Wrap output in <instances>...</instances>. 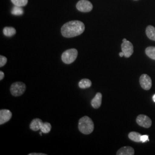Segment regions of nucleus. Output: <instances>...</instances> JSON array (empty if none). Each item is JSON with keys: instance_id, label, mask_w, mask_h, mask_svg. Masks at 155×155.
Here are the masks:
<instances>
[{"instance_id": "f257e3e1", "label": "nucleus", "mask_w": 155, "mask_h": 155, "mask_svg": "<svg viewBox=\"0 0 155 155\" xmlns=\"http://www.w3.org/2000/svg\"><path fill=\"white\" fill-rule=\"evenodd\" d=\"M84 29L85 26L83 22L74 20L64 24L61 27V32L64 37L71 38L81 35Z\"/></svg>"}, {"instance_id": "f03ea898", "label": "nucleus", "mask_w": 155, "mask_h": 155, "mask_svg": "<svg viewBox=\"0 0 155 155\" xmlns=\"http://www.w3.org/2000/svg\"><path fill=\"white\" fill-rule=\"evenodd\" d=\"M78 128L81 133L84 134H89L94 130V123L90 117L84 116L79 121Z\"/></svg>"}, {"instance_id": "7ed1b4c3", "label": "nucleus", "mask_w": 155, "mask_h": 155, "mask_svg": "<svg viewBox=\"0 0 155 155\" xmlns=\"http://www.w3.org/2000/svg\"><path fill=\"white\" fill-rule=\"evenodd\" d=\"M78 51L75 48L66 50L61 55V60L64 63L69 64L75 61L77 58Z\"/></svg>"}, {"instance_id": "20e7f679", "label": "nucleus", "mask_w": 155, "mask_h": 155, "mask_svg": "<svg viewBox=\"0 0 155 155\" xmlns=\"http://www.w3.org/2000/svg\"><path fill=\"white\" fill-rule=\"evenodd\" d=\"M25 90V84L20 82H15L11 86V93L15 97H18L24 93Z\"/></svg>"}, {"instance_id": "39448f33", "label": "nucleus", "mask_w": 155, "mask_h": 155, "mask_svg": "<svg viewBox=\"0 0 155 155\" xmlns=\"http://www.w3.org/2000/svg\"><path fill=\"white\" fill-rule=\"evenodd\" d=\"M77 8L82 12H89L93 9V5L87 0H80L77 4Z\"/></svg>"}, {"instance_id": "423d86ee", "label": "nucleus", "mask_w": 155, "mask_h": 155, "mask_svg": "<svg viewBox=\"0 0 155 155\" xmlns=\"http://www.w3.org/2000/svg\"><path fill=\"white\" fill-rule=\"evenodd\" d=\"M122 51L124 54L125 58H129L133 54V45L130 41L126 40L122 42L121 45Z\"/></svg>"}, {"instance_id": "0eeeda50", "label": "nucleus", "mask_w": 155, "mask_h": 155, "mask_svg": "<svg viewBox=\"0 0 155 155\" xmlns=\"http://www.w3.org/2000/svg\"><path fill=\"white\" fill-rule=\"evenodd\" d=\"M136 122L139 125L145 128H149L152 125V121L150 118L144 114L139 115L136 119Z\"/></svg>"}, {"instance_id": "6e6552de", "label": "nucleus", "mask_w": 155, "mask_h": 155, "mask_svg": "<svg viewBox=\"0 0 155 155\" xmlns=\"http://www.w3.org/2000/svg\"><path fill=\"white\" fill-rule=\"evenodd\" d=\"M140 83L143 89L149 90L152 87L151 78L147 74H143L140 78Z\"/></svg>"}, {"instance_id": "1a4fd4ad", "label": "nucleus", "mask_w": 155, "mask_h": 155, "mask_svg": "<svg viewBox=\"0 0 155 155\" xmlns=\"http://www.w3.org/2000/svg\"><path fill=\"white\" fill-rule=\"evenodd\" d=\"M12 116L11 111L7 109H2L0 110V124L2 125L8 122Z\"/></svg>"}, {"instance_id": "9d476101", "label": "nucleus", "mask_w": 155, "mask_h": 155, "mask_svg": "<svg viewBox=\"0 0 155 155\" xmlns=\"http://www.w3.org/2000/svg\"><path fill=\"white\" fill-rule=\"evenodd\" d=\"M44 122L41 119L39 118H35L31 122L29 127L31 130L33 131H38L41 129V127H42Z\"/></svg>"}, {"instance_id": "9b49d317", "label": "nucleus", "mask_w": 155, "mask_h": 155, "mask_svg": "<svg viewBox=\"0 0 155 155\" xmlns=\"http://www.w3.org/2000/svg\"><path fill=\"white\" fill-rule=\"evenodd\" d=\"M102 95L101 93H98L95 95L93 99L91 101V105L94 109L99 108L102 104Z\"/></svg>"}, {"instance_id": "f8f14e48", "label": "nucleus", "mask_w": 155, "mask_h": 155, "mask_svg": "<svg viewBox=\"0 0 155 155\" xmlns=\"http://www.w3.org/2000/svg\"><path fill=\"white\" fill-rule=\"evenodd\" d=\"M134 154V150L131 147H124L117 152V155H133Z\"/></svg>"}, {"instance_id": "ddd939ff", "label": "nucleus", "mask_w": 155, "mask_h": 155, "mask_svg": "<svg viewBox=\"0 0 155 155\" xmlns=\"http://www.w3.org/2000/svg\"><path fill=\"white\" fill-rule=\"evenodd\" d=\"M146 34L149 39L155 41V28L152 25H149L146 29Z\"/></svg>"}, {"instance_id": "4468645a", "label": "nucleus", "mask_w": 155, "mask_h": 155, "mask_svg": "<svg viewBox=\"0 0 155 155\" xmlns=\"http://www.w3.org/2000/svg\"><path fill=\"white\" fill-rule=\"evenodd\" d=\"M141 134L136 132H132L129 133L128 134V137L129 139L136 143L141 142Z\"/></svg>"}, {"instance_id": "2eb2a0df", "label": "nucleus", "mask_w": 155, "mask_h": 155, "mask_svg": "<svg viewBox=\"0 0 155 155\" xmlns=\"http://www.w3.org/2000/svg\"><path fill=\"white\" fill-rule=\"evenodd\" d=\"M91 82L88 79H83L79 82V87L81 89H87L91 87Z\"/></svg>"}, {"instance_id": "dca6fc26", "label": "nucleus", "mask_w": 155, "mask_h": 155, "mask_svg": "<svg viewBox=\"0 0 155 155\" xmlns=\"http://www.w3.org/2000/svg\"><path fill=\"white\" fill-rule=\"evenodd\" d=\"M3 33L7 37H12L16 33V31L13 27H5L4 28Z\"/></svg>"}, {"instance_id": "f3484780", "label": "nucleus", "mask_w": 155, "mask_h": 155, "mask_svg": "<svg viewBox=\"0 0 155 155\" xmlns=\"http://www.w3.org/2000/svg\"><path fill=\"white\" fill-rule=\"evenodd\" d=\"M145 53L147 55L152 59L155 60V47H147L145 50Z\"/></svg>"}, {"instance_id": "a211bd4d", "label": "nucleus", "mask_w": 155, "mask_h": 155, "mask_svg": "<svg viewBox=\"0 0 155 155\" xmlns=\"http://www.w3.org/2000/svg\"><path fill=\"white\" fill-rule=\"evenodd\" d=\"M51 125L49 122H44L42 127H41L40 130L43 133H48L51 131Z\"/></svg>"}, {"instance_id": "6ab92c4d", "label": "nucleus", "mask_w": 155, "mask_h": 155, "mask_svg": "<svg viewBox=\"0 0 155 155\" xmlns=\"http://www.w3.org/2000/svg\"><path fill=\"white\" fill-rule=\"evenodd\" d=\"M24 13L23 9L21 8V6H15L12 11V13L16 16H20L22 15Z\"/></svg>"}, {"instance_id": "aec40b11", "label": "nucleus", "mask_w": 155, "mask_h": 155, "mask_svg": "<svg viewBox=\"0 0 155 155\" xmlns=\"http://www.w3.org/2000/svg\"><path fill=\"white\" fill-rule=\"evenodd\" d=\"M12 3L16 6H24L28 4V0H11Z\"/></svg>"}, {"instance_id": "412c9836", "label": "nucleus", "mask_w": 155, "mask_h": 155, "mask_svg": "<svg viewBox=\"0 0 155 155\" xmlns=\"http://www.w3.org/2000/svg\"><path fill=\"white\" fill-rule=\"evenodd\" d=\"M6 63H7V58L4 56H0V67H2L5 66Z\"/></svg>"}, {"instance_id": "4be33fe9", "label": "nucleus", "mask_w": 155, "mask_h": 155, "mask_svg": "<svg viewBox=\"0 0 155 155\" xmlns=\"http://www.w3.org/2000/svg\"><path fill=\"white\" fill-rule=\"evenodd\" d=\"M148 135H141V142L142 143H145L147 141H148Z\"/></svg>"}, {"instance_id": "5701e85b", "label": "nucleus", "mask_w": 155, "mask_h": 155, "mask_svg": "<svg viewBox=\"0 0 155 155\" xmlns=\"http://www.w3.org/2000/svg\"><path fill=\"white\" fill-rule=\"evenodd\" d=\"M4 78V73L2 72V71H0V80H2Z\"/></svg>"}, {"instance_id": "b1692460", "label": "nucleus", "mask_w": 155, "mask_h": 155, "mask_svg": "<svg viewBox=\"0 0 155 155\" xmlns=\"http://www.w3.org/2000/svg\"><path fill=\"white\" fill-rule=\"evenodd\" d=\"M46 154H45V153H29V155H45Z\"/></svg>"}, {"instance_id": "393cba45", "label": "nucleus", "mask_w": 155, "mask_h": 155, "mask_svg": "<svg viewBox=\"0 0 155 155\" xmlns=\"http://www.w3.org/2000/svg\"><path fill=\"white\" fill-rule=\"evenodd\" d=\"M119 55L120 57H123V56H124V52H120V54H119Z\"/></svg>"}, {"instance_id": "a878e982", "label": "nucleus", "mask_w": 155, "mask_h": 155, "mask_svg": "<svg viewBox=\"0 0 155 155\" xmlns=\"http://www.w3.org/2000/svg\"><path fill=\"white\" fill-rule=\"evenodd\" d=\"M153 101L155 102V94L153 96Z\"/></svg>"}, {"instance_id": "bb28decb", "label": "nucleus", "mask_w": 155, "mask_h": 155, "mask_svg": "<svg viewBox=\"0 0 155 155\" xmlns=\"http://www.w3.org/2000/svg\"><path fill=\"white\" fill-rule=\"evenodd\" d=\"M126 40H127L126 39H123V40H122V41H126Z\"/></svg>"}]
</instances>
